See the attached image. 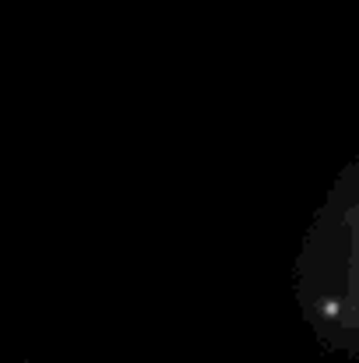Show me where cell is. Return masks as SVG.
Segmentation results:
<instances>
[]
</instances>
